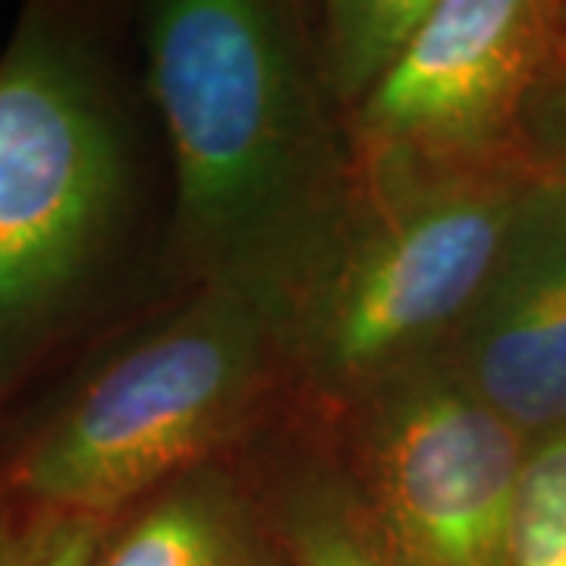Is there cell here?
<instances>
[{"mask_svg": "<svg viewBox=\"0 0 566 566\" xmlns=\"http://www.w3.org/2000/svg\"><path fill=\"white\" fill-rule=\"evenodd\" d=\"M322 424L400 566H506L528 441L444 356L400 368Z\"/></svg>", "mask_w": 566, "mask_h": 566, "instance_id": "5", "label": "cell"}, {"mask_svg": "<svg viewBox=\"0 0 566 566\" xmlns=\"http://www.w3.org/2000/svg\"><path fill=\"white\" fill-rule=\"evenodd\" d=\"M506 566H566V428L528 444Z\"/></svg>", "mask_w": 566, "mask_h": 566, "instance_id": "11", "label": "cell"}, {"mask_svg": "<svg viewBox=\"0 0 566 566\" xmlns=\"http://www.w3.org/2000/svg\"><path fill=\"white\" fill-rule=\"evenodd\" d=\"M104 10L29 3L0 51V416L102 322L145 214Z\"/></svg>", "mask_w": 566, "mask_h": 566, "instance_id": "2", "label": "cell"}, {"mask_svg": "<svg viewBox=\"0 0 566 566\" xmlns=\"http://www.w3.org/2000/svg\"><path fill=\"white\" fill-rule=\"evenodd\" d=\"M564 63L566 0H438L403 63L349 117L356 155L528 164V102Z\"/></svg>", "mask_w": 566, "mask_h": 566, "instance_id": "6", "label": "cell"}, {"mask_svg": "<svg viewBox=\"0 0 566 566\" xmlns=\"http://www.w3.org/2000/svg\"><path fill=\"white\" fill-rule=\"evenodd\" d=\"M447 359L528 441L566 428V182L535 177Z\"/></svg>", "mask_w": 566, "mask_h": 566, "instance_id": "7", "label": "cell"}, {"mask_svg": "<svg viewBox=\"0 0 566 566\" xmlns=\"http://www.w3.org/2000/svg\"><path fill=\"white\" fill-rule=\"evenodd\" d=\"M107 526L0 491V566H95Z\"/></svg>", "mask_w": 566, "mask_h": 566, "instance_id": "12", "label": "cell"}, {"mask_svg": "<svg viewBox=\"0 0 566 566\" xmlns=\"http://www.w3.org/2000/svg\"><path fill=\"white\" fill-rule=\"evenodd\" d=\"M139 44L174 170L164 268L189 290L252 303L281 331L334 259L359 192L308 7L155 0Z\"/></svg>", "mask_w": 566, "mask_h": 566, "instance_id": "1", "label": "cell"}, {"mask_svg": "<svg viewBox=\"0 0 566 566\" xmlns=\"http://www.w3.org/2000/svg\"><path fill=\"white\" fill-rule=\"evenodd\" d=\"M523 148L538 177L566 182V63L528 102Z\"/></svg>", "mask_w": 566, "mask_h": 566, "instance_id": "13", "label": "cell"}, {"mask_svg": "<svg viewBox=\"0 0 566 566\" xmlns=\"http://www.w3.org/2000/svg\"><path fill=\"white\" fill-rule=\"evenodd\" d=\"M290 412L281 331L218 290L129 324L0 441V491L114 523Z\"/></svg>", "mask_w": 566, "mask_h": 566, "instance_id": "3", "label": "cell"}, {"mask_svg": "<svg viewBox=\"0 0 566 566\" xmlns=\"http://www.w3.org/2000/svg\"><path fill=\"white\" fill-rule=\"evenodd\" d=\"M356 158L344 240L281 324L290 409L308 419L444 356L538 177L528 164Z\"/></svg>", "mask_w": 566, "mask_h": 566, "instance_id": "4", "label": "cell"}, {"mask_svg": "<svg viewBox=\"0 0 566 566\" xmlns=\"http://www.w3.org/2000/svg\"><path fill=\"white\" fill-rule=\"evenodd\" d=\"M95 566H293L243 457L192 469L120 513Z\"/></svg>", "mask_w": 566, "mask_h": 566, "instance_id": "8", "label": "cell"}, {"mask_svg": "<svg viewBox=\"0 0 566 566\" xmlns=\"http://www.w3.org/2000/svg\"><path fill=\"white\" fill-rule=\"evenodd\" d=\"M293 566H400L337 463L322 424L290 409L243 453Z\"/></svg>", "mask_w": 566, "mask_h": 566, "instance_id": "9", "label": "cell"}, {"mask_svg": "<svg viewBox=\"0 0 566 566\" xmlns=\"http://www.w3.org/2000/svg\"><path fill=\"white\" fill-rule=\"evenodd\" d=\"M438 0H327L308 7L324 88L346 120L403 63Z\"/></svg>", "mask_w": 566, "mask_h": 566, "instance_id": "10", "label": "cell"}]
</instances>
